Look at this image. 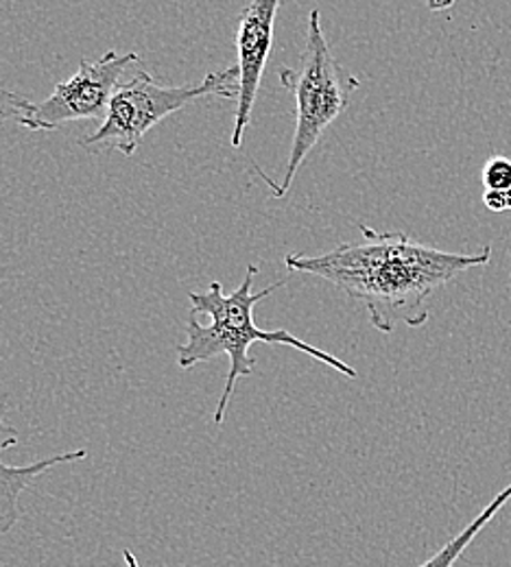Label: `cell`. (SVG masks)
<instances>
[{
	"label": "cell",
	"instance_id": "obj_1",
	"mask_svg": "<svg viewBox=\"0 0 511 567\" xmlns=\"http://www.w3.org/2000/svg\"><path fill=\"white\" fill-rule=\"evenodd\" d=\"M364 238L344 243L319 256L289 254V271L317 276L339 288L348 299L366 306L378 332H394L400 323L420 328L429 321V297L459 274L486 267L492 247L477 254H450L413 240L402 231L380 234L359 225Z\"/></svg>",
	"mask_w": 511,
	"mask_h": 567
},
{
	"label": "cell",
	"instance_id": "obj_2",
	"mask_svg": "<svg viewBox=\"0 0 511 567\" xmlns=\"http://www.w3.org/2000/svg\"><path fill=\"white\" fill-rule=\"evenodd\" d=\"M258 276V267L249 265L247 274L241 286L225 295L219 282L211 284L206 292H188L191 301V319L186 323V341L175 348L177 364L182 369H193L200 362H208L217 355L229 358V371L225 380V389L221 393L219 404L215 411V424H223L229 400L234 395L236 382L241 378H247L256 371V362L249 355V348L254 343H267V346H287L293 350H299L302 354L310 355L341 375L357 378V369L339 360L337 355L328 354L324 350H317L308 346L306 341L293 337L289 330H260L254 321V308L269 295H274L278 288H283L287 280L272 284L260 292H252L254 280Z\"/></svg>",
	"mask_w": 511,
	"mask_h": 567
},
{
	"label": "cell",
	"instance_id": "obj_3",
	"mask_svg": "<svg viewBox=\"0 0 511 567\" xmlns=\"http://www.w3.org/2000/svg\"><path fill=\"white\" fill-rule=\"evenodd\" d=\"M280 81L292 92L295 103L292 151L280 184H274V179L260 173L276 199L289 193L302 162L319 144L326 130L346 112L352 94L361 87V81L335 60L321 29L319 9L308 11L306 42L297 69H283Z\"/></svg>",
	"mask_w": 511,
	"mask_h": 567
},
{
	"label": "cell",
	"instance_id": "obj_4",
	"mask_svg": "<svg viewBox=\"0 0 511 567\" xmlns=\"http://www.w3.org/2000/svg\"><path fill=\"white\" fill-rule=\"evenodd\" d=\"M204 96L236 103L241 96L238 69L211 72L200 85H162L141 64L116 90L101 127L79 144L83 148H114L123 155H134L146 132Z\"/></svg>",
	"mask_w": 511,
	"mask_h": 567
},
{
	"label": "cell",
	"instance_id": "obj_5",
	"mask_svg": "<svg viewBox=\"0 0 511 567\" xmlns=\"http://www.w3.org/2000/svg\"><path fill=\"white\" fill-rule=\"evenodd\" d=\"M143 62L136 53L108 51L99 62L81 60L73 76L60 81L55 90L18 121L29 132H55L76 121H105L110 103L127 79Z\"/></svg>",
	"mask_w": 511,
	"mask_h": 567
},
{
	"label": "cell",
	"instance_id": "obj_6",
	"mask_svg": "<svg viewBox=\"0 0 511 567\" xmlns=\"http://www.w3.org/2000/svg\"><path fill=\"white\" fill-rule=\"evenodd\" d=\"M283 0H252L238 16L234 47H236V69L241 79V96L236 101L234 127L229 144L241 146L245 130L252 123V112L256 105L258 87L267 69L272 47H274V22Z\"/></svg>",
	"mask_w": 511,
	"mask_h": 567
},
{
	"label": "cell",
	"instance_id": "obj_7",
	"mask_svg": "<svg viewBox=\"0 0 511 567\" xmlns=\"http://www.w3.org/2000/svg\"><path fill=\"white\" fill-rule=\"evenodd\" d=\"M18 445V430L4 420V413L0 411V454ZM88 456L85 450H74L64 454H53L47 458H40L35 463L11 467L0 461V535L9 533L20 522V496L27 487H31L40 476H44L49 470L64 465V463H76Z\"/></svg>",
	"mask_w": 511,
	"mask_h": 567
},
{
	"label": "cell",
	"instance_id": "obj_8",
	"mask_svg": "<svg viewBox=\"0 0 511 567\" xmlns=\"http://www.w3.org/2000/svg\"><path fill=\"white\" fill-rule=\"evenodd\" d=\"M511 499V485L505 487L499 496L494 497L454 539H450L436 557H431L427 564L420 567H452L457 564V559L463 555V550L472 544V539L486 528V524L508 504Z\"/></svg>",
	"mask_w": 511,
	"mask_h": 567
},
{
	"label": "cell",
	"instance_id": "obj_9",
	"mask_svg": "<svg viewBox=\"0 0 511 567\" xmlns=\"http://www.w3.org/2000/svg\"><path fill=\"white\" fill-rule=\"evenodd\" d=\"M483 184L486 190H508L511 188V159L503 155H494L483 166Z\"/></svg>",
	"mask_w": 511,
	"mask_h": 567
},
{
	"label": "cell",
	"instance_id": "obj_10",
	"mask_svg": "<svg viewBox=\"0 0 511 567\" xmlns=\"http://www.w3.org/2000/svg\"><path fill=\"white\" fill-rule=\"evenodd\" d=\"M31 105L33 103L27 96H22L18 92H11V90L0 85V127L7 125L9 121L18 123L29 112Z\"/></svg>",
	"mask_w": 511,
	"mask_h": 567
},
{
	"label": "cell",
	"instance_id": "obj_11",
	"mask_svg": "<svg viewBox=\"0 0 511 567\" xmlns=\"http://www.w3.org/2000/svg\"><path fill=\"white\" fill-rule=\"evenodd\" d=\"M483 204L492 213L511 210V188H508V190H486L483 193Z\"/></svg>",
	"mask_w": 511,
	"mask_h": 567
},
{
	"label": "cell",
	"instance_id": "obj_12",
	"mask_svg": "<svg viewBox=\"0 0 511 567\" xmlns=\"http://www.w3.org/2000/svg\"><path fill=\"white\" fill-rule=\"evenodd\" d=\"M457 0H429V9L431 11H443V9H450Z\"/></svg>",
	"mask_w": 511,
	"mask_h": 567
},
{
	"label": "cell",
	"instance_id": "obj_13",
	"mask_svg": "<svg viewBox=\"0 0 511 567\" xmlns=\"http://www.w3.org/2000/svg\"><path fill=\"white\" fill-rule=\"evenodd\" d=\"M123 559H125V566L127 567H141L139 559H136V555H134L132 550H123Z\"/></svg>",
	"mask_w": 511,
	"mask_h": 567
},
{
	"label": "cell",
	"instance_id": "obj_14",
	"mask_svg": "<svg viewBox=\"0 0 511 567\" xmlns=\"http://www.w3.org/2000/svg\"><path fill=\"white\" fill-rule=\"evenodd\" d=\"M510 284H511V274H510Z\"/></svg>",
	"mask_w": 511,
	"mask_h": 567
}]
</instances>
